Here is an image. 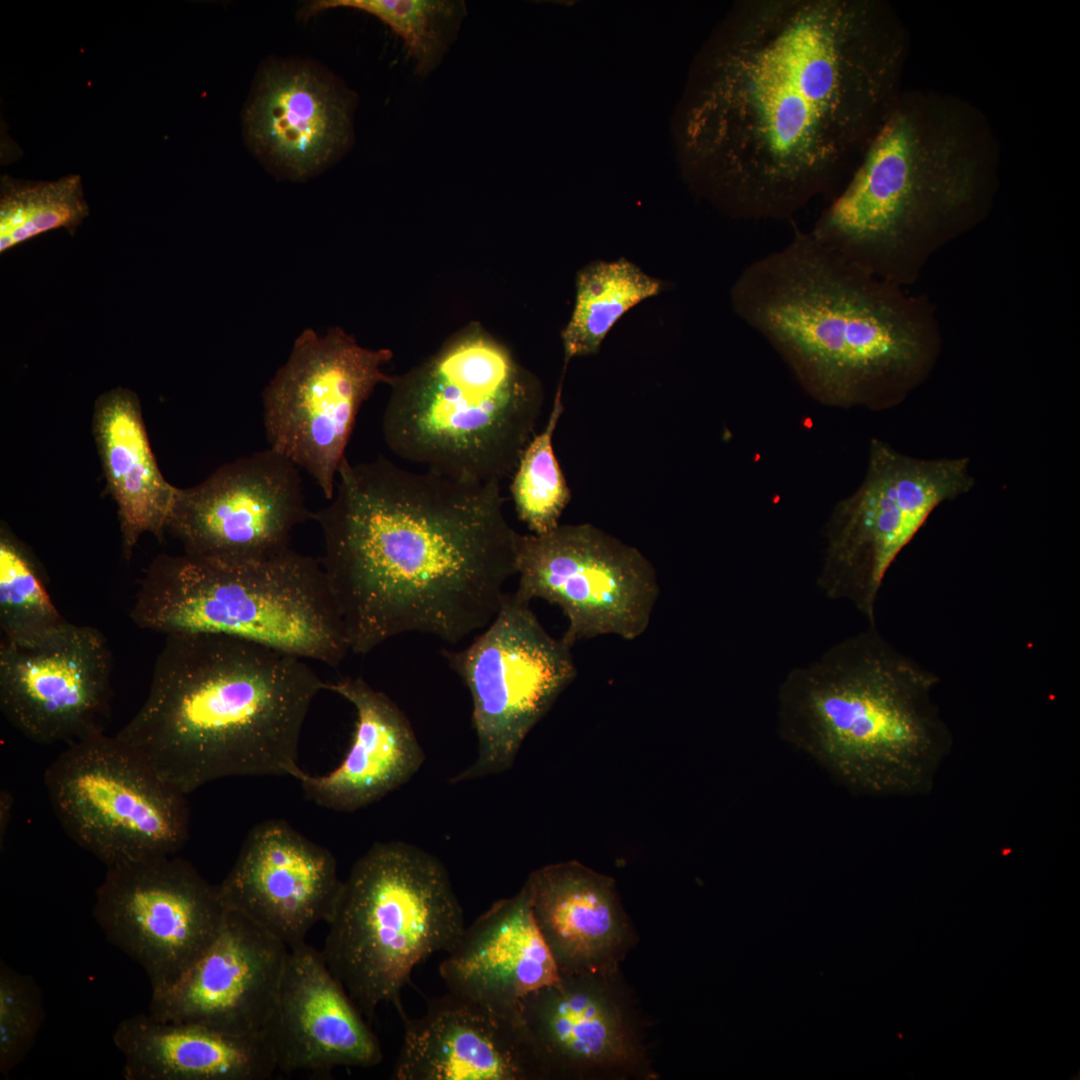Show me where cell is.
<instances>
[{
    "mask_svg": "<svg viewBox=\"0 0 1080 1080\" xmlns=\"http://www.w3.org/2000/svg\"><path fill=\"white\" fill-rule=\"evenodd\" d=\"M910 37L884 0H739L672 118L684 181L739 220H786L854 169L902 92Z\"/></svg>",
    "mask_w": 1080,
    "mask_h": 1080,
    "instance_id": "6da1fadb",
    "label": "cell"
},
{
    "mask_svg": "<svg viewBox=\"0 0 1080 1080\" xmlns=\"http://www.w3.org/2000/svg\"><path fill=\"white\" fill-rule=\"evenodd\" d=\"M311 520L355 654L406 633L457 644L493 620L516 576L519 533L499 483L345 458L334 496Z\"/></svg>",
    "mask_w": 1080,
    "mask_h": 1080,
    "instance_id": "7a4b0ae2",
    "label": "cell"
},
{
    "mask_svg": "<svg viewBox=\"0 0 1080 1080\" xmlns=\"http://www.w3.org/2000/svg\"><path fill=\"white\" fill-rule=\"evenodd\" d=\"M730 299L801 387L827 406L892 408L927 380L942 349L928 301L809 231L747 265Z\"/></svg>",
    "mask_w": 1080,
    "mask_h": 1080,
    "instance_id": "3957f363",
    "label": "cell"
},
{
    "mask_svg": "<svg viewBox=\"0 0 1080 1080\" xmlns=\"http://www.w3.org/2000/svg\"><path fill=\"white\" fill-rule=\"evenodd\" d=\"M999 168L996 133L978 106L947 92L903 89L809 232L906 288L938 251L989 215Z\"/></svg>",
    "mask_w": 1080,
    "mask_h": 1080,
    "instance_id": "277c9868",
    "label": "cell"
},
{
    "mask_svg": "<svg viewBox=\"0 0 1080 1080\" xmlns=\"http://www.w3.org/2000/svg\"><path fill=\"white\" fill-rule=\"evenodd\" d=\"M322 690L296 655L228 635H168L145 701L115 736L185 795L233 776L299 780L302 728Z\"/></svg>",
    "mask_w": 1080,
    "mask_h": 1080,
    "instance_id": "5b68a950",
    "label": "cell"
},
{
    "mask_svg": "<svg viewBox=\"0 0 1080 1080\" xmlns=\"http://www.w3.org/2000/svg\"><path fill=\"white\" fill-rule=\"evenodd\" d=\"M938 683L869 625L788 672L779 733L852 791L923 795L953 745L933 696Z\"/></svg>",
    "mask_w": 1080,
    "mask_h": 1080,
    "instance_id": "8992f818",
    "label": "cell"
},
{
    "mask_svg": "<svg viewBox=\"0 0 1080 1080\" xmlns=\"http://www.w3.org/2000/svg\"><path fill=\"white\" fill-rule=\"evenodd\" d=\"M382 434L399 458L470 483L513 474L543 404L540 383L511 351L469 327L394 376Z\"/></svg>",
    "mask_w": 1080,
    "mask_h": 1080,
    "instance_id": "52a82bcc",
    "label": "cell"
},
{
    "mask_svg": "<svg viewBox=\"0 0 1080 1080\" xmlns=\"http://www.w3.org/2000/svg\"><path fill=\"white\" fill-rule=\"evenodd\" d=\"M129 616L165 636L228 635L331 667L350 652L319 558L292 548L240 564L158 555L140 578Z\"/></svg>",
    "mask_w": 1080,
    "mask_h": 1080,
    "instance_id": "ba28073f",
    "label": "cell"
},
{
    "mask_svg": "<svg viewBox=\"0 0 1080 1080\" xmlns=\"http://www.w3.org/2000/svg\"><path fill=\"white\" fill-rule=\"evenodd\" d=\"M326 923L325 962L369 1022L382 1003L403 1015L414 968L466 927L443 863L402 841L377 842L355 862Z\"/></svg>",
    "mask_w": 1080,
    "mask_h": 1080,
    "instance_id": "9c48e42d",
    "label": "cell"
},
{
    "mask_svg": "<svg viewBox=\"0 0 1080 1080\" xmlns=\"http://www.w3.org/2000/svg\"><path fill=\"white\" fill-rule=\"evenodd\" d=\"M975 484L967 457L921 459L873 439L860 486L834 506L817 584L875 624L886 574L936 508Z\"/></svg>",
    "mask_w": 1080,
    "mask_h": 1080,
    "instance_id": "30bf717a",
    "label": "cell"
},
{
    "mask_svg": "<svg viewBox=\"0 0 1080 1080\" xmlns=\"http://www.w3.org/2000/svg\"><path fill=\"white\" fill-rule=\"evenodd\" d=\"M44 783L62 829L107 867L173 856L187 841V795L116 736L100 732L68 744Z\"/></svg>",
    "mask_w": 1080,
    "mask_h": 1080,
    "instance_id": "8fae6325",
    "label": "cell"
},
{
    "mask_svg": "<svg viewBox=\"0 0 1080 1080\" xmlns=\"http://www.w3.org/2000/svg\"><path fill=\"white\" fill-rule=\"evenodd\" d=\"M572 647L543 627L530 603L507 593L493 620L465 648L444 650L472 698L477 738L463 782L508 770L537 723L577 675Z\"/></svg>",
    "mask_w": 1080,
    "mask_h": 1080,
    "instance_id": "7c38bea8",
    "label": "cell"
},
{
    "mask_svg": "<svg viewBox=\"0 0 1080 1080\" xmlns=\"http://www.w3.org/2000/svg\"><path fill=\"white\" fill-rule=\"evenodd\" d=\"M391 359L390 349L362 347L339 327L324 336L307 328L262 392L269 448L310 475L327 500L363 403L393 380L382 370Z\"/></svg>",
    "mask_w": 1080,
    "mask_h": 1080,
    "instance_id": "4fadbf2b",
    "label": "cell"
},
{
    "mask_svg": "<svg viewBox=\"0 0 1080 1080\" xmlns=\"http://www.w3.org/2000/svg\"><path fill=\"white\" fill-rule=\"evenodd\" d=\"M516 564L513 594L560 607L568 621L562 638L571 647L603 635L634 640L649 627L660 594L654 566L637 548L594 525L519 533Z\"/></svg>",
    "mask_w": 1080,
    "mask_h": 1080,
    "instance_id": "5bb4252c",
    "label": "cell"
},
{
    "mask_svg": "<svg viewBox=\"0 0 1080 1080\" xmlns=\"http://www.w3.org/2000/svg\"><path fill=\"white\" fill-rule=\"evenodd\" d=\"M93 916L146 973L152 992L173 985L214 940L227 909L218 886L186 860L158 856L107 867Z\"/></svg>",
    "mask_w": 1080,
    "mask_h": 1080,
    "instance_id": "9a60e30c",
    "label": "cell"
},
{
    "mask_svg": "<svg viewBox=\"0 0 1080 1080\" xmlns=\"http://www.w3.org/2000/svg\"><path fill=\"white\" fill-rule=\"evenodd\" d=\"M538 1080H655L648 1023L621 971L561 974L520 1005Z\"/></svg>",
    "mask_w": 1080,
    "mask_h": 1080,
    "instance_id": "2e32d148",
    "label": "cell"
},
{
    "mask_svg": "<svg viewBox=\"0 0 1080 1080\" xmlns=\"http://www.w3.org/2000/svg\"><path fill=\"white\" fill-rule=\"evenodd\" d=\"M300 469L267 448L177 488L166 531L184 554L216 563L259 562L287 551L294 529L311 519Z\"/></svg>",
    "mask_w": 1080,
    "mask_h": 1080,
    "instance_id": "e0dca14e",
    "label": "cell"
},
{
    "mask_svg": "<svg viewBox=\"0 0 1080 1080\" xmlns=\"http://www.w3.org/2000/svg\"><path fill=\"white\" fill-rule=\"evenodd\" d=\"M112 654L105 636L66 622L31 640L0 642V709L28 739L71 744L103 732Z\"/></svg>",
    "mask_w": 1080,
    "mask_h": 1080,
    "instance_id": "ac0fdd59",
    "label": "cell"
},
{
    "mask_svg": "<svg viewBox=\"0 0 1080 1080\" xmlns=\"http://www.w3.org/2000/svg\"><path fill=\"white\" fill-rule=\"evenodd\" d=\"M289 948L227 910L214 940L170 987L151 993L149 1014L234 1034L261 1033L275 1008Z\"/></svg>",
    "mask_w": 1080,
    "mask_h": 1080,
    "instance_id": "d6986e66",
    "label": "cell"
},
{
    "mask_svg": "<svg viewBox=\"0 0 1080 1080\" xmlns=\"http://www.w3.org/2000/svg\"><path fill=\"white\" fill-rule=\"evenodd\" d=\"M342 882L329 850L287 822L270 819L248 833L217 886L227 910L244 915L291 948L306 942L316 924L328 921Z\"/></svg>",
    "mask_w": 1080,
    "mask_h": 1080,
    "instance_id": "ffe728a7",
    "label": "cell"
},
{
    "mask_svg": "<svg viewBox=\"0 0 1080 1080\" xmlns=\"http://www.w3.org/2000/svg\"><path fill=\"white\" fill-rule=\"evenodd\" d=\"M356 103L354 92L309 63L271 62L245 109L247 142L271 171L306 179L351 147Z\"/></svg>",
    "mask_w": 1080,
    "mask_h": 1080,
    "instance_id": "44dd1931",
    "label": "cell"
},
{
    "mask_svg": "<svg viewBox=\"0 0 1080 1080\" xmlns=\"http://www.w3.org/2000/svg\"><path fill=\"white\" fill-rule=\"evenodd\" d=\"M262 1033L283 1073L371 1068L383 1059L369 1021L321 950L306 942L289 948L277 1002Z\"/></svg>",
    "mask_w": 1080,
    "mask_h": 1080,
    "instance_id": "7402d4cb",
    "label": "cell"
},
{
    "mask_svg": "<svg viewBox=\"0 0 1080 1080\" xmlns=\"http://www.w3.org/2000/svg\"><path fill=\"white\" fill-rule=\"evenodd\" d=\"M395 1080H538L521 1022L448 991L416 1018L400 1016Z\"/></svg>",
    "mask_w": 1080,
    "mask_h": 1080,
    "instance_id": "603a6c76",
    "label": "cell"
},
{
    "mask_svg": "<svg viewBox=\"0 0 1080 1080\" xmlns=\"http://www.w3.org/2000/svg\"><path fill=\"white\" fill-rule=\"evenodd\" d=\"M439 974L449 992L520 1021L522 1000L561 976L524 885L465 927Z\"/></svg>",
    "mask_w": 1080,
    "mask_h": 1080,
    "instance_id": "cb8c5ba5",
    "label": "cell"
},
{
    "mask_svg": "<svg viewBox=\"0 0 1080 1080\" xmlns=\"http://www.w3.org/2000/svg\"><path fill=\"white\" fill-rule=\"evenodd\" d=\"M524 886L560 974L620 971L639 937L611 877L572 860L534 870Z\"/></svg>",
    "mask_w": 1080,
    "mask_h": 1080,
    "instance_id": "d4e9b609",
    "label": "cell"
},
{
    "mask_svg": "<svg viewBox=\"0 0 1080 1080\" xmlns=\"http://www.w3.org/2000/svg\"><path fill=\"white\" fill-rule=\"evenodd\" d=\"M327 690L355 710L351 745L334 770L299 779L306 797L319 806L353 812L408 782L425 756L410 721L398 705L361 677L327 682Z\"/></svg>",
    "mask_w": 1080,
    "mask_h": 1080,
    "instance_id": "484cf974",
    "label": "cell"
},
{
    "mask_svg": "<svg viewBox=\"0 0 1080 1080\" xmlns=\"http://www.w3.org/2000/svg\"><path fill=\"white\" fill-rule=\"evenodd\" d=\"M113 1042L126 1080H264L277 1072L262 1032L234 1034L148 1013L122 1020Z\"/></svg>",
    "mask_w": 1080,
    "mask_h": 1080,
    "instance_id": "4316f807",
    "label": "cell"
},
{
    "mask_svg": "<svg viewBox=\"0 0 1080 1080\" xmlns=\"http://www.w3.org/2000/svg\"><path fill=\"white\" fill-rule=\"evenodd\" d=\"M92 432L128 560L143 534L162 538L177 487L158 467L134 391L115 387L102 393L94 404Z\"/></svg>",
    "mask_w": 1080,
    "mask_h": 1080,
    "instance_id": "83f0119b",
    "label": "cell"
},
{
    "mask_svg": "<svg viewBox=\"0 0 1080 1080\" xmlns=\"http://www.w3.org/2000/svg\"><path fill=\"white\" fill-rule=\"evenodd\" d=\"M575 303L561 333L564 368L573 357L598 353L618 320L645 299L659 295L664 283L626 258L593 261L576 274Z\"/></svg>",
    "mask_w": 1080,
    "mask_h": 1080,
    "instance_id": "f1b7e54d",
    "label": "cell"
},
{
    "mask_svg": "<svg viewBox=\"0 0 1080 1080\" xmlns=\"http://www.w3.org/2000/svg\"><path fill=\"white\" fill-rule=\"evenodd\" d=\"M337 7L364 11L388 25L403 40L422 78L441 65L468 13L462 0H320L303 13L309 17Z\"/></svg>",
    "mask_w": 1080,
    "mask_h": 1080,
    "instance_id": "f546056e",
    "label": "cell"
},
{
    "mask_svg": "<svg viewBox=\"0 0 1080 1080\" xmlns=\"http://www.w3.org/2000/svg\"><path fill=\"white\" fill-rule=\"evenodd\" d=\"M81 176L56 180L0 178V252L51 230L74 235L89 216Z\"/></svg>",
    "mask_w": 1080,
    "mask_h": 1080,
    "instance_id": "4dcf8cb0",
    "label": "cell"
},
{
    "mask_svg": "<svg viewBox=\"0 0 1080 1080\" xmlns=\"http://www.w3.org/2000/svg\"><path fill=\"white\" fill-rule=\"evenodd\" d=\"M563 410L561 380L547 424L525 447L510 485L519 519L537 535L550 532L559 525L571 498L553 448V435Z\"/></svg>",
    "mask_w": 1080,
    "mask_h": 1080,
    "instance_id": "1f68e13d",
    "label": "cell"
},
{
    "mask_svg": "<svg viewBox=\"0 0 1080 1080\" xmlns=\"http://www.w3.org/2000/svg\"><path fill=\"white\" fill-rule=\"evenodd\" d=\"M38 566L6 527L0 528L1 639L31 640L65 624Z\"/></svg>",
    "mask_w": 1080,
    "mask_h": 1080,
    "instance_id": "d6a6232c",
    "label": "cell"
},
{
    "mask_svg": "<svg viewBox=\"0 0 1080 1080\" xmlns=\"http://www.w3.org/2000/svg\"><path fill=\"white\" fill-rule=\"evenodd\" d=\"M44 1020L36 982L0 964V1073L6 1077L25 1058Z\"/></svg>",
    "mask_w": 1080,
    "mask_h": 1080,
    "instance_id": "836d02e7",
    "label": "cell"
},
{
    "mask_svg": "<svg viewBox=\"0 0 1080 1080\" xmlns=\"http://www.w3.org/2000/svg\"><path fill=\"white\" fill-rule=\"evenodd\" d=\"M0 802H1L0 803V809H1V811H0V834H1V841H2V839H3L2 837L6 833V830H7V827H8V822H9L10 815H11V809H12V796H11V794L8 793L7 791L2 792Z\"/></svg>",
    "mask_w": 1080,
    "mask_h": 1080,
    "instance_id": "e575fe53",
    "label": "cell"
}]
</instances>
